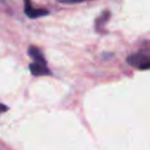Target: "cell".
I'll use <instances>...</instances> for the list:
<instances>
[{
  "instance_id": "obj_3",
  "label": "cell",
  "mask_w": 150,
  "mask_h": 150,
  "mask_svg": "<svg viewBox=\"0 0 150 150\" xmlns=\"http://www.w3.org/2000/svg\"><path fill=\"white\" fill-rule=\"evenodd\" d=\"M29 70L34 76L50 75V70L47 67V62H32L29 64Z\"/></svg>"
},
{
  "instance_id": "obj_4",
  "label": "cell",
  "mask_w": 150,
  "mask_h": 150,
  "mask_svg": "<svg viewBox=\"0 0 150 150\" xmlns=\"http://www.w3.org/2000/svg\"><path fill=\"white\" fill-rule=\"evenodd\" d=\"M28 55L33 59L34 62H47L45 56H43V54H42V52L38 47H35V46H29Z\"/></svg>"
},
{
  "instance_id": "obj_2",
  "label": "cell",
  "mask_w": 150,
  "mask_h": 150,
  "mask_svg": "<svg viewBox=\"0 0 150 150\" xmlns=\"http://www.w3.org/2000/svg\"><path fill=\"white\" fill-rule=\"evenodd\" d=\"M25 13L28 18H32V19H36V18H40V16H45V15H48L49 12L45 8H36L34 7L29 0H25Z\"/></svg>"
},
{
  "instance_id": "obj_6",
  "label": "cell",
  "mask_w": 150,
  "mask_h": 150,
  "mask_svg": "<svg viewBox=\"0 0 150 150\" xmlns=\"http://www.w3.org/2000/svg\"><path fill=\"white\" fill-rule=\"evenodd\" d=\"M62 2H81V1H84V0H61Z\"/></svg>"
},
{
  "instance_id": "obj_5",
  "label": "cell",
  "mask_w": 150,
  "mask_h": 150,
  "mask_svg": "<svg viewBox=\"0 0 150 150\" xmlns=\"http://www.w3.org/2000/svg\"><path fill=\"white\" fill-rule=\"evenodd\" d=\"M109 16H110V13H109V12H103V13H102L97 19H96V23H95L96 30H101L102 26L108 21Z\"/></svg>"
},
{
  "instance_id": "obj_1",
  "label": "cell",
  "mask_w": 150,
  "mask_h": 150,
  "mask_svg": "<svg viewBox=\"0 0 150 150\" xmlns=\"http://www.w3.org/2000/svg\"><path fill=\"white\" fill-rule=\"evenodd\" d=\"M127 62L139 70L150 69V52L148 50H139L137 53H134L127 57Z\"/></svg>"
}]
</instances>
